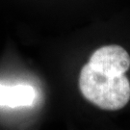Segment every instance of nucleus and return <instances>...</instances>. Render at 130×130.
Returning <instances> with one entry per match:
<instances>
[{
	"instance_id": "nucleus-1",
	"label": "nucleus",
	"mask_w": 130,
	"mask_h": 130,
	"mask_svg": "<svg viewBox=\"0 0 130 130\" xmlns=\"http://www.w3.org/2000/svg\"><path fill=\"white\" fill-rule=\"evenodd\" d=\"M78 85L84 98L102 110H120L130 100V81L125 74L103 73L86 64L80 71Z\"/></svg>"
},
{
	"instance_id": "nucleus-2",
	"label": "nucleus",
	"mask_w": 130,
	"mask_h": 130,
	"mask_svg": "<svg viewBox=\"0 0 130 130\" xmlns=\"http://www.w3.org/2000/svg\"><path fill=\"white\" fill-rule=\"evenodd\" d=\"M89 66L111 75H123L130 68V56L123 47L110 44L98 48L90 57Z\"/></svg>"
},
{
	"instance_id": "nucleus-3",
	"label": "nucleus",
	"mask_w": 130,
	"mask_h": 130,
	"mask_svg": "<svg viewBox=\"0 0 130 130\" xmlns=\"http://www.w3.org/2000/svg\"><path fill=\"white\" fill-rule=\"evenodd\" d=\"M36 91L29 85L5 86L0 84V105L12 108L30 106L36 99Z\"/></svg>"
}]
</instances>
